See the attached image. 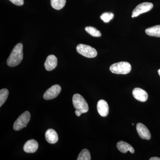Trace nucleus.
I'll return each mask as SVG.
<instances>
[{"mask_svg":"<svg viewBox=\"0 0 160 160\" xmlns=\"http://www.w3.org/2000/svg\"><path fill=\"white\" fill-rule=\"evenodd\" d=\"M57 65V58L53 55L48 56L44 64L46 70L49 71L54 69Z\"/></svg>","mask_w":160,"mask_h":160,"instance_id":"f8f14e48","label":"nucleus"},{"mask_svg":"<svg viewBox=\"0 0 160 160\" xmlns=\"http://www.w3.org/2000/svg\"><path fill=\"white\" fill-rule=\"evenodd\" d=\"M11 2L18 6H22L24 4V0H9Z\"/></svg>","mask_w":160,"mask_h":160,"instance_id":"412c9836","label":"nucleus"},{"mask_svg":"<svg viewBox=\"0 0 160 160\" xmlns=\"http://www.w3.org/2000/svg\"><path fill=\"white\" fill-rule=\"evenodd\" d=\"M137 131L139 136L143 139L149 140L151 138V134L148 128L144 124L138 123L137 124Z\"/></svg>","mask_w":160,"mask_h":160,"instance_id":"6e6552de","label":"nucleus"},{"mask_svg":"<svg viewBox=\"0 0 160 160\" xmlns=\"http://www.w3.org/2000/svg\"><path fill=\"white\" fill-rule=\"evenodd\" d=\"M66 2V0H51V5L54 9L60 10L65 6Z\"/></svg>","mask_w":160,"mask_h":160,"instance_id":"dca6fc26","label":"nucleus"},{"mask_svg":"<svg viewBox=\"0 0 160 160\" xmlns=\"http://www.w3.org/2000/svg\"><path fill=\"white\" fill-rule=\"evenodd\" d=\"M23 46L22 43H18L14 47L11 54L7 60V64L9 67L17 66L22 61Z\"/></svg>","mask_w":160,"mask_h":160,"instance_id":"f257e3e1","label":"nucleus"},{"mask_svg":"<svg viewBox=\"0 0 160 160\" xmlns=\"http://www.w3.org/2000/svg\"><path fill=\"white\" fill-rule=\"evenodd\" d=\"M91 158V155L90 152L87 149H84L80 152L78 156L77 160H90Z\"/></svg>","mask_w":160,"mask_h":160,"instance_id":"a211bd4d","label":"nucleus"},{"mask_svg":"<svg viewBox=\"0 0 160 160\" xmlns=\"http://www.w3.org/2000/svg\"><path fill=\"white\" fill-rule=\"evenodd\" d=\"M75 112L76 115L78 117H80L81 115L82 114V113L81 111H79V110H76Z\"/></svg>","mask_w":160,"mask_h":160,"instance_id":"4be33fe9","label":"nucleus"},{"mask_svg":"<svg viewBox=\"0 0 160 160\" xmlns=\"http://www.w3.org/2000/svg\"><path fill=\"white\" fill-rule=\"evenodd\" d=\"M132 94L133 97L139 102H145L148 99V93L141 88H135L132 91Z\"/></svg>","mask_w":160,"mask_h":160,"instance_id":"1a4fd4ad","label":"nucleus"},{"mask_svg":"<svg viewBox=\"0 0 160 160\" xmlns=\"http://www.w3.org/2000/svg\"><path fill=\"white\" fill-rule=\"evenodd\" d=\"M31 118V115L29 111H25L19 117L13 124V129L15 131H18L26 127L29 122Z\"/></svg>","mask_w":160,"mask_h":160,"instance_id":"20e7f679","label":"nucleus"},{"mask_svg":"<svg viewBox=\"0 0 160 160\" xmlns=\"http://www.w3.org/2000/svg\"><path fill=\"white\" fill-rule=\"evenodd\" d=\"M85 30L90 35L94 37H100L102 36L100 31L92 26H87L85 28Z\"/></svg>","mask_w":160,"mask_h":160,"instance_id":"f3484780","label":"nucleus"},{"mask_svg":"<svg viewBox=\"0 0 160 160\" xmlns=\"http://www.w3.org/2000/svg\"><path fill=\"white\" fill-rule=\"evenodd\" d=\"M146 33L150 36L160 38V25L149 27L146 29Z\"/></svg>","mask_w":160,"mask_h":160,"instance_id":"2eb2a0df","label":"nucleus"},{"mask_svg":"<svg viewBox=\"0 0 160 160\" xmlns=\"http://www.w3.org/2000/svg\"><path fill=\"white\" fill-rule=\"evenodd\" d=\"M114 17V14L112 12H106L102 13L100 16L101 19L105 23L109 22Z\"/></svg>","mask_w":160,"mask_h":160,"instance_id":"aec40b11","label":"nucleus"},{"mask_svg":"<svg viewBox=\"0 0 160 160\" xmlns=\"http://www.w3.org/2000/svg\"><path fill=\"white\" fill-rule=\"evenodd\" d=\"M97 110L99 114L103 117L108 115L109 112V107L108 103L104 100H100L97 104Z\"/></svg>","mask_w":160,"mask_h":160,"instance_id":"9d476101","label":"nucleus"},{"mask_svg":"<svg viewBox=\"0 0 160 160\" xmlns=\"http://www.w3.org/2000/svg\"><path fill=\"white\" fill-rule=\"evenodd\" d=\"M38 143L34 139L29 140L27 141L23 147V149L27 153H33L38 150Z\"/></svg>","mask_w":160,"mask_h":160,"instance_id":"9b49d317","label":"nucleus"},{"mask_svg":"<svg viewBox=\"0 0 160 160\" xmlns=\"http://www.w3.org/2000/svg\"><path fill=\"white\" fill-rule=\"evenodd\" d=\"M9 94V92L7 89H3L0 90V106L1 107H2L4 103L6 102Z\"/></svg>","mask_w":160,"mask_h":160,"instance_id":"6ab92c4d","label":"nucleus"},{"mask_svg":"<svg viewBox=\"0 0 160 160\" xmlns=\"http://www.w3.org/2000/svg\"><path fill=\"white\" fill-rule=\"evenodd\" d=\"M77 51L79 54L85 57L93 58L97 55V51L91 46L85 44H80L77 46Z\"/></svg>","mask_w":160,"mask_h":160,"instance_id":"39448f33","label":"nucleus"},{"mask_svg":"<svg viewBox=\"0 0 160 160\" xmlns=\"http://www.w3.org/2000/svg\"><path fill=\"white\" fill-rule=\"evenodd\" d=\"M149 160H160V158L158 157H152L150 158Z\"/></svg>","mask_w":160,"mask_h":160,"instance_id":"5701e85b","label":"nucleus"},{"mask_svg":"<svg viewBox=\"0 0 160 160\" xmlns=\"http://www.w3.org/2000/svg\"><path fill=\"white\" fill-rule=\"evenodd\" d=\"M117 147L118 149L123 153H126L128 151L130 152L132 154L134 153V148L130 144L123 141L118 142Z\"/></svg>","mask_w":160,"mask_h":160,"instance_id":"ddd939ff","label":"nucleus"},{"mask_svg":"<svg viewBox=\"0 0 160 160\" xmlns=\"http://www.w3.org/2000/svg\"><path fill=\"white\" fill-rule=\"evenodd\" d=\"M61 91V87L59 85H53L45 92L43 98L46 100L52 99L57 97Z\"/></svg>","mask_w":160,"mask_h":160,"instance_id":"0eeeda50","label":"nucleus"},{"mask_svg":"<svg viewBox=\"0 0 160 160\" xmlns=\"http://www.w3.org/2000/svg\"><path fill=\"white\" fill-rule=\"evenodd\" d=\"M153 4L152 3L143 2L141 3L133 9L132 12V15H133L134 18L137 17L142 13L150 11L153 8Z\"/></svg>","mask_w":160,"mask_h":160,"instance_id":"423d86ee","label":"nucleus"},{"mask_svg":"<svg viewBox=\"0 0 160 160\" xmlns=\"http://www.w3.org/2000/svg\"><path fill=\"white\" fill-rule=\"evenodd\" d=\"M45 137L47 142L52 144L56 143L58 140L57 133L52 129H49L46 131Z\"/></svg>","mask_w":160,"mask_h":160,"instance_id":"4468645a","label":"nucleus"},{"mask_svg":"<svg viewBox=\"0 0 160 160\" xmlns=\"http://www.w3.org/2000/svg\"><path fill=\"white\" fill-rule=\"evenodd\" d=\"M158 74L159 75L160 77V69L158 70Z\"/></svg>","mask_w":160,"mask_h":160,"instance_id":"b1692460","label":"nucleus"},{"mask_svg":"<svg viewBox=\"0 0 160 160\" xmlns=\"http://www.w3.org/2000/svg\"><path fill=\"white\" fill-rule=\"evenodd\" d=\"M109 69L115 74H127L131 71V66L128 62H119L112 65Z\"/></svg>","mask_w":160,"mask_h":160,"instance_id":"f03ea898","label":"nucleus"},{"mask_svg":"<svg viewBox=\"0 0 160 160\" xmlns=\"http://www.w3.org/2000/svg\"><path fill=\"white\" fill-rule=\"evenodd\" d=\"M132 126H134V123H132Z\"/></svg>","mask_w":160,"mask_h":160,"instance_id":"393cba45","label":"nucleus"},{"mask_svg":"<svg viewBox=\"0 0 160 160\" xmlns=\"http://www.w3.org/2000/svg\"><path fill=\"white\" fill-rule=\"evenodd\" d=\"M72 103L76 110L86 113L89 110L88 103L84 98L79 94H75L72 97Z\"/></svg>","mask_w":160,"mask_h":160,"instance_id":"7ed1b4c3","label":"nucleus"}]
</instances>
